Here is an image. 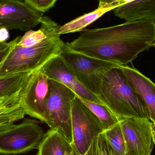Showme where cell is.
Wrapping results in <instances>:
<instances>
[{"mask_svg": "<svg viewBox=\"0 0 155 155\" xmlns=\"http://www.w3.org/2000/svg\"><path fill=\"white\" fill-rule=\"evenodd\" d=\"M71 42L70 50L89 57L126 66L143 52L155 47V21H127L104 28L85 29Z\"/></svg>", "mask_w": 155, "mask_h": 155, "instance_id": "1", "label": "cell"}, {"mask_svg": "<svg viewBox=\"0 0 155 155\" xmlns=\"http://www.w3.org/2000/svg\"><path fill=\"white\" fill-rule=\"evenodd\" d=\"M120 67L106 74L97 97L119 120L131 117L150 120L145 103L133 90Z\"/></svg>", "mask_w": 155, "mask_h": 155, "instance_id": "2", "label": "cell"}, {"mask_svg": "<svg viewBox=\"0 0 155 155\" xmlns=\"http://www.w3.org/2000/svg\"><path fill=\"white\" fill-rule=\"evenodd\" d=\"M60 36L56 32L31 47H22L16 43L0 65V78L38 71L47 61L60 54L65 44Z\"/></svg>", "mask_w": 155, "mask_h": 155, "instance_id": "3", "label": "cell"}, {"mask_svg": "<svg viewBox=\"0 0 155 155\" xmlns=\"http://www.w3.org/2000/svg\"><path fill=\"white\" fill-rule=\"evenodd\" d=\"M49 91L45 101L43 123L57 130L70 144L73 143L72 107L75 93L64 85L48 78Z\"/></svg>", "mask_w": 155, "mask_h": 155, "instance_id": "4", "label": "cell"}, {"mask_svg": "<svg viewBox=\"0 0 155 155\" xmlns=\"http://www.w3.org/2000/svg\"><path fill=\"white\" fill-rule=\"evenodd\" d=\"M60 55L79 83L90 93L100 94L105 76L118 64L89 57L67 48L64 45Z\"/></svg>", "mask_w": 155, "mask_h": 155, "instance_id": "5", "label": "cell"}, {"mask_svg": "<svg viewBox=\"0 0 155 155\" xmlns=\"http://www.w3.org/2000/svg\"><path fill=\"white\" fill-rule=\"evenodd\" d=\"M45 134L38 122L26 118L0 130V154H18L37 149Z\"/></svg>", "mask_w": 155, "mask_h": 155, "instance_id": "6", "label": "cell"}, {"mask_svg": "<svg viewBox=\"0 0 155 155\" xmlns=\"http://www.w3.org/2000/svg\"><path fill=\"white\" fill-rule=\"evenodd\" d=\"M72 145L82 155H86L95 138L105 130L97 117L76 95L72 103Z\"/></svg>", "mask_w": 155, "mask_h": 155, "instance_id": "7", "label": "cell"}, {"mask_svg": "<svg viewBox=\"0 0 155 155\" xmlns=\"http://www.w3.org/2000/svg\"><path fill=\"white\" fill-rule=\"evenodd\" d=\"M129 155H151L155 144V124L147 118L120 119Z\"/></svg>", "mask_w": 155, "mask_h": 155, "instance_id": "8", "label": "cell"}, {"mask_svg": "<svg viewBox=\"0 0 155 155\" xmlns=\"http://www.w3.org/2000/svg\"><path fill=\"white\" fill-rule=\"evenodd\" d=\"M42 13L21 0H0V27L28 31L41 23Z\"/></svg>", "mask_w": 155, "mask_h": 155, "instance_id": "9", "label": "cell"}, {"mask_svg": "<svg viewBox=\"0 0 155 155\" xmlns=\"http://www.w3.org/2000/svg\"><path fill=\"white\" fill-rule=\"evenodd\" d=\"M48 91V78L39 69L33 73L24 90L22 104L25 114L43 122Z\"/></svg>", "mask_w": 155, "mask_h": 155, "instance_id": "10", "label": "cell"}, {"mask_svg": "<svg viewBox=\"0 0 155 155\" xmlns=\"http://www.w3.org/2000/svg\"><path fill=\"white\" fill-rule=\"evenodd\" d=\"M40 70L48 79L64 85L73 91L77 96L103 105L96 96L86 90L79 83L60 54L47 61Z\"/></svg>", "mask_w": 155, "mask_h": 155, "instance_id": "11", "label": "cell"}, {"mask_svg": "<svg viewBox=\"0 0 155 155\" xmlns=\"http://www.w3.org/2000/svg\"><path fill=\"white\" fill-rule=\"evenodd\" d=\"M123 74L136 94L145 102L150 115V119L155 124V85L149 78L134 68L120 67Z\"/></svg>", "mask_w": 155, "mask_h": 155, "instance_id": "12", "label": "cell"}, {"mask_svg": "<svg viewBox=\"0 0 155 155\" xmlns=\"http://www.w3.org/2000/svg\"><path fill=\"white\" fill-rule=\"evenodd\" d=\"M113 10L116 16L127 21L144 20L155 21V0H135Z\"/></svg>", "mask_w": 155, "mask_h": 155, "instance_id": "13", "label": "cell"}, {"mask_svg": "<svg viewBox=\"0 0 155 155\" xmlns=\"http://www.w3.org/2000/svg\"><path fill=\"white\" fill-rule=\"evenodd\" d=\"M24 89L16 94L0 98V130L24 117L25 113L22 104Z\"/></svg>", "mask_w": 155, "mask_h": 155, "instance_id": "14", "label": "cell"}, {"mask_svg": "<svg viewBox=\"0 0 155 155\" xmlns=\"http://www.w3.org/2000/svg\"><path fill=\"white\" fill-rule=\"evenodd\" d=\"M36 155H66L72 146L57 130L50 129L45 134Z\"/></svg>", "mask_w": 155, "mask_h": 155, "instance_id": "15", "label": "cell"}, {"mask_svg": "<svg viewBox=\"0 0 155 155\" xmlns=\"http://www.w3.org/2000/svg\"><path fill=\"white\" fill-rule=\"evenodd\" d=\"M41 27L37 31H27L16 44L22 47L34 46L42 41L48 36L57 32L60 26L47 16L41 18Z\"/></svg>", "mask_w": 155, "mask_h": 155, "instance_id": "16", "label": "cell"}, {"mask_svg": "<svg viewBox=\"0 0 155 155\" xmlns=\"http://www.w3.org/2000/svg\"><path fill=\"white\" fill-rule=\"evenodd\" d=\"M33 73H18L0 78V98L11 96L22 91Z\"/></svg>", "mask_w": 155, "mask_h": 155, "instance_id": "17", "label": "cell"}, {"mask_svg": "<svg viewBox=\"0 0 155 155\" xmlns=\"http://www.w3.org/2000/svg\"><path fill=\"white\" fill-rule=\"evenodd\" d=\"M115 8H116L115 7L97 8L91 12L79 16L74 20L60 26L57 30V33L61 35L81 31L85 28L99 19L106 13L110 12Z\"/></svg>", "mask_w": 155, "mask_h": 155, "instance_id": "18", "label": "cell"}, {"mask_svg": "<svg viewBox=\"0 0 155 155\" xmlns=\"http://www.w3.org/2000/svg\"><path fill=\"white\" fill-rule=\"evenodd\" d=\"M77 97L97 117L104 127L105 130L109 129L119 123V118L105 106Z\"/></svg>", "mask_w": 155, "mask_h": 155, "instance_id": "19", "label": "cell"}, {"mask_svg": "<svg viewBox=\"0 0 155 155\" xmlns=\"http://www.w3.org/2000/svg\"><path fill=\"white\" fill-rule=\"evenodd\" d=\"M117 155H129L125 139L119 122L102 133Z\"/></svg>", "mask_w": 155, "mask_h": 155, "instance_id": "20", "label": "cell"}, {"mask_svg": "<svg viewBox=\"0 0 155 155\" xmlns=\"http://www.w3.org/2000/svg\"><path fill=\"white\" fill-rule=\"evenodd\" d=\"M86 155H117L102 134L94 139Z\"/></svg>", "mask_w": 155, "mask_h": 155, "instance_id": "21", "label": "cell"}, {"mask_svg": "<svg viewBox=\"0 0 155 155\" xmlns=\"http://www.w3.org/2000/svg\"><path fill=\"white\" fill-rule=\"evenodd\" d=\"M57 0H23L30 7L40 12H48L54 6Z\"/></svg>", "mask_w": 155, "mask_h": 155, "instance_id": "22", "label": "cell"}, {"mask_svg": "<svg viewBox=\"0 0 155 155\" xmlns=\"http://www.w3.org/2000/svg\"><path fill=\"white\" fill-rule=\"evenodd\" d=\"M99 5L98 8L116 7L122 5L121 0H98Z\"/></svg>", "mask_w": 155, "mask_h": 155, "instance_id": "23", "label": "cell"}, {"mask_svg": "<svg viewBox=\"0 0 155 155\" xmlns=\"http://www.w3.org/2000/svg\"><path fill=\"white\" fill-rule=\"evenodd\" d=\"M9 38V31L5 27H0V43L6 42Z\"/></svg>", "mask_w": 155, "mask_h": 155, "instance_id": "24", "label": "cell"}, {"mask_svg": "<svg viewBox=\"0 0 155 155\" xmlns=\"http://www.w3.org/2000/svg\"><path fill=\"white\" fill-rule=\"evenodd\" d=\"M20 39H21V38H20ZM18 42L15 43L13 44L12 45L9 46V47L6 48V49H5V50H2V51H0V65H1V64L2 63L3 61H4L5 58L7 57V55L9 54L10 51L12 50V47H13V46H14V45H15Z\"/></svg>", "mask_w": 155, "mask_h": 155, "instance_id": "25", "label": "cell"}, {"mask_svg": "<svg viewBox=\"0 0 155 155\" xmlns=\"http://www.w3.org/2000/svg\"><path fill=\"white\" fill-rule=\"evenodd\" d=\"M20 38H21V36H17L14 40L9 42L0 43V51H2V50H5L6 48L9 47V46L12 45L15 43L18 42L20 40Z\"/></svg>", "mask_w": 155, "mask_h": 155, "instance_id": "26", "label": "cell"}, {"mask_svg": "<svg viewBox=\"0 0 155 155\" xmlns=\"http://www.w3.org/2000/svg\"><path fill=\"white\" fill-rule=\"evenodd\" d=\"M66 155H82L80 154L78 151L76 149L75 147L72 146V151H68L66 154Z\"/></svg>", "mask_w": 155, "mask_h": 155, "instance_id": "27", "label": "cell"}, {"mask_svg": "<svg viewBox=\"0 0 155 155\" xmlns=\"http://www.w3.org/2000/svg\"></svg>", "mask_w": 155, "mask_h": 155, "instance_id": "28", "label": "cell"}]
</instances>
